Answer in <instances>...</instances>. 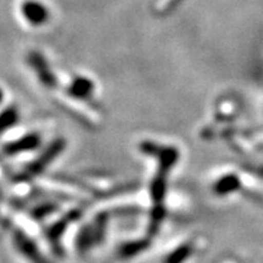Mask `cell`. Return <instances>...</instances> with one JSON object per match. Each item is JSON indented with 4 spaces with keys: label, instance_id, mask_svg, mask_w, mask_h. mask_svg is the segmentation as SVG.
I'll list each match as a JSON object with an SVG mask.
<instances>
[{
    "label": "cell",
    "instance_id": "1",
    "mask_svg": "<svg viewBox=\"0 0 263 263\" xmlns=\"http://www.w3.org/2000/svg\"><path fill=\"white\" fill-rule=\"evenodd\" d=\"M64 148H66V140L62 139V138L53 140L52 143L47 147L43 153L40 154L37 159L31 162V163L17 175V182H27V180L32 179V178H35L36 175H40V174L46 170L47 167L52 163L53 160L59 157L60 154L63 153Z\"/></svg>",
    "mask_w": 263,
    "mask_h": 263
},
{
    "label": "cell",
    "instance_id": "2",
    "mask_svg": "<svg viewBox=\"0 0 263 263\" xmlns=\"http://www.w3.org/2000/svg\"><path fill=\"white\" fill-rule=\"evenodd\" d=\"M13 242H15V246L17 247V250L23 254L31 263H51L43 254L40 253L36 245L33 243L30 238L26 237L22 231H15Z\"/></svg>",
    "mask_w": 263,
    "mask_h": 263
},
{
    "label": "cell",
    "instance_id": "3",
    "mask_svg": "<svg viewBox=\"0 0 263 263\" xmlns=\"http://www.w3.org/2000/svg\"><path fill=\"white\" fill-rule=\"evenodd\" d=\"M28 62H30L31 67L36 72L37 78L44 86L48 87V88H52V87L57 86V78L52 73V71L50 70V67H48L42 53L31 52L28 55Z\"/></svg>",
    "mask_w": 263,
    "mask_h": 263
},
{
    "label": "cell",
    "instance_id": "4",
    "mask_svg": "<svg viewBox=\"0 0 263 263\" xmlns=\"http://www.w3.org/2000/svg\"><path fill=\"white\" fill-rule=\"evenodd\" d=\"M22 13H23L24 19L32 26H42L50 17V12L46 7L39 2H35V0L24 2L22 4Z\"/></svg>",
    "mask_w": 263,
    "mask_h": 263
},
{
    "label": "cell",
    "instance_id": "5",
    "mask_svg": "<svg viewBox=\"0 0 263 263\" xmlns=\"http://www.w3.org/2000/svg\"><path fill=\"white\" fill-rule=\"evenodd\" d=\"M40 144V135L39 134H28L24 135L17 140H13L11 143L6 144L3 147V153L6 155H16L20 153H26V151H32Z\"/></svg>",
    "mask_w": 263,
    "mask_h": 263
},
{
    "label": "cell",
    "instance_id": "6",
    "mask_svg": "<svg viewBox=\"0 0 263 263\" xmlns=\"http://www.w3.org/2000/svg\"><path fill=\"white\" fill-rule=\"evenodd\" d=\"M93 92V83L92 80L87 78L79 77L72 80V83L68 87V93L71 97L77 98L80 100H86L92 97Z\"/></svg>",
    "mask_w": 263,
    "mask_h": 263
},
{
    "label": "cell",
    "instance_id": "7",
    "mask_svg": "<svg viewBox=\"0 0 263 263\" xmlns=\"http://www.w3.org/2000/svg\"><path fill=\"white\" fill-rule=\"evenodd\" d=\"M240 180L237 175L229 174L224 175L220 179L217 180V183L214 184V193L219 197H226L229 194H233L239 190Z\"/></svg>",
    "mask_w": 263,
    "mask_h": 263
},
{
    "label": "cell",
    "instance_id": "8",
    "mask_svg": "<svg viewBox=\"0 0 263 263\" xmlns=\"http://www.w3.org/2000/svg\"><path fill=\"white\" fill-rule=\"evenodd\" d=\"M77 217L78 211H72V213L67 214L66 217H63L60 220H58L57 223H53L52 226L47 230V238L51 240V243H52L53 246H57L60 237H62L64 231H66V227L68 226V223H71L73 219H77Z\"/></svg>",
    "mask_w": 263,
    "mask_h": 263
},
{
    "label": "cell",
    "instance_id": "9",
    "mask_svg": "<svg viewBox=\"0 0 263 263\" xmlns=\"http://www.w3.org/2000/svg\"><path fill=\"white\" fill-rule=\"evenodd\" d=\"M150 246V242L148 240H134V242H128V243H124L119 247L118 250V255L123 259L127 258L137 257L138 254H140L142 251H144L147 247Z\"/></svg>",
    "mask_w": 263,
    "mask_h": 263
},
{
    "label": "cell",
    "instance_id": "10",
    "mask_svg": "<svg viewBox=\"0 0 263 263\" xmlns=\"http://www.w3.org/2000/svg\"><path fill=\"white\" fill-rule=\"evenodd\" d=\"M166 175L158 174V177L154 179L151 184V198H153L154 203L159 206L163 202L164 197L167 193V179Z\"/></svg>",
    "mask_w": 263,
    "mask_h": 263
},
{
    "label": "cell",
    "instance_id": "11",
    "mask_svg": "<svg viewBox=\"0 0 263 263\" xmlns=\"http://www.w3.org/2000/svg\"><path fill=\"white\" fill-rule=\"evenodd\" d=\"M191 254H193V245L183 243L171 251L163 263H183L184 260L191 257Z\"/></svg>",
    "mask_w": 263,
    "mask_h": 263
},
{
    "label": "cell",
    "instance_id": "12",
    "mask_svg": "<svg viewBox=\"0 0 263 263\" xmlns=\"http://www.w3.org/2000/svg\"><path fill=\"white\" fill-rule=\"evenodd\" d=\"M97 238H95V234H93L92 227L86 226L80 230L79 235L77 238V246L80 251L88 250L90 247H92L93 245H97Z\"/></svg>",
    "mask_w": 263,
    "mask_h": 263
},
{
    "label": "cell",
    "instance_id": "13",
    "mask_svg": "<svg viewBox=\"0 0 263 263\" xmlns=\"http://www.w3.org/2000/svg\"><path fill=\"white\" fill-rule=\"evenodd\" d=\"M19 120V112L15 107H8L0 112V134L11 128Z\"/></svg>",
    "mask_w": 263,
    "mask_h": 263
},
{
    "label": "cell",
    "instance_id": "14",
    "mask_svg": "<svg viewBox=\"0 0 263 263\" xmlns=\"http://www.w3.org/2000/svg\"><path fill=\"white\" fill-rule=\"evenodd\" d=\"M52 210H55V206H53V204L43 203L40 204V206L35 207V209L31 211V214H32V217L35 218V219H42L43 217H46V215H48L50 213H52Z\"/></svg>",
    "mask_w": 263,
    "mask_h": 263
},
{
    "label": "cell",
    "instance_id": "15",
    "mask_svg": "<svg viewBox=\"0 0 263 263\" xmlns=\"http://www.w3.org/2000/svg\"><path fill=\"white\" fill-rule=\"evenodd\" d=\"M3 100V92H2V90H0V102Z\"/></svg>",
    "mask_w": 263,
    "mask_h": 263
}]
</instances>
